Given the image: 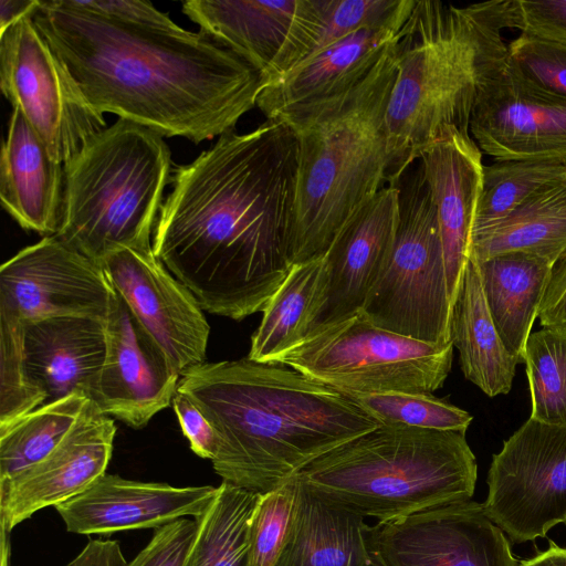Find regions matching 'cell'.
I'll return each instance as SVG.
<instances>
[{
    "mask_svg": "<svg viewBox=\"0 0 566 566\" xmlns=\"http://www.w3.org/2000/svg\"><path fill=\"white\" fill-rule=\"evenodd\" d=\"M171 403L191 450L198 457L211 461L216 455L218 441L209 420L185 394L178 390Z\"/></svg>",
    "mask_w": 566,
    "mask_h": 566,
    "instance_id": "42",
    "label": "cell"
},
{
    "mask_svg": "<svg viewBox=\"0 0 566 566\" xmlns=\"http://www.w3.org/2000/svg\"><path fill=\"white\" fill-rule=\"evenodd\" d=\"M564 180L566 181V172H565V175H564Z\"/></svg>",
    "mask_w": 566,
    "mask_h": 566,
    "instance_id": "48",
    "label": "cell"
},
{
    "mask_svg": "<svg viewBox=\"0 0 566 566\" xmlns=\"http://www.w3.org/2000/svg\"><path fill=\"white\" fill-rule=\"evenodd\" d=\"M325 1L189 0L182 2V12L199 32L254 67L265 87L312 53Z\"/></svg>",
    "mask_w": 566,
    "mask_h": 566,
    "instance_id": "13",
    "label": "cell"
},
{
    "mask_svg": "<svg viewBox=\"0 0 566 566\" xmlns=\"http://www.w3.org/2000/svg\"><path fill=\"white\" fill-rule=\"evenodd\" d=\"M507 60L514 70L543 90L566 97V39L520 31L507 43Z\"/></svg>",
    "mask_w": 566,
    "mask_h": 566,
    "instance_id": "36",
    "label": "cell"
},
{
    "mask_svg": "<svg viewBox=\"0 0 566 566\" xmlns=\"http://www.w3.org/2000/svg\"><path fill=\"white\" fill-rule=\"evenodd\" d=\"M450 334L464 377L489 397L509 394L520 363L497 333L484 298L479 266L472 259L452 305Z\"/></svg>",
    "mask_w": 566,
    "mask_h": 566,
    "instance_id": "26",
    "label": "cell"
},
{
    "mask_svg": "<svg viewBox=\"0 0 566 566\" xmlns=\"http://www.w3.org/2000/svg\"><path fill=\"white\" fill-rule=\"evenodd\" d=\"M113 294L101 264L55 234L0 268V313L23 324L60 316L105 321Z\"/></svg>",
    "mask_w": 566,
    "mask_h": 566,
    "instance_id": "15",
    "label": "cell"
},
{
    "mask_svg": "<svg viewBox=\"0 0 566 566\" xmlns=\"http://www.w3.org/2000/svg\"><path fill=\"white\" fill-rule=\"evenodd\" d=\"M381 423L467 432L472 416L431 394L380 392L352 398Z\"/></svg>",
    "mask_w": 566,
    "mask_h": 566,
    "instance_id": "34",
    "label": "cell"
},
{
    "mask_svg": "<svg viewBox=\"0 0 566 566\" xmlns=\"http://www.w3.org/2000/svg\"><path fill=\"white\" fill-rule=\"evenodd\" d=\"M410 13L363 29L298 63L261 91L256 106L266 119L337 95L361 81L396 41Z\"/></svg>",
    "mask_w": 566,
    "mask_h": 566,
    "instance_id": "23",
    "label": "cell"
},
{
    "mask_svg": "<svg viewBox=\"0 0 566 566\" xmlns=\"http://www.w3.org/2000/svg\"><path fill=\"white\" fill-rule=\"evenodd\" d=\"M135 318L181 375L205 363L210 326L193 294L151 248H123L98 262Z\"/></svg>",
    "mask_w": 566,
    "mask_h": 566,
    "instance_id": "16",
    "label": "cell"
},
{
    "mask_svg": "<svg viewBox=\"0 0 566 566\" xmlns=\"http://www.w3.org/2000/svg\"><path fill=\"white\" fill-rule=\"evenodd\" d=\"M566 250V181L539 190L499 223L472 233L470 259L507 252L538 255L552 264Z\"/></svg>",
    "mask_w": 566,
    "mask_h": 566,
    "instance_id": "28",
    "label": "cell"
},
{
    "mask_svg": "<svg viewBox=\"0 0 566 566\" xmlns=\"http://www.w3.org/2000/svg\"><path fill=\"white\" fill-rule=\"evenodd\" d=\"M523 363L532 402L530 418L566 427V327L531 333Z\"/></svg>",
    "mask_w": 566,
    "mask_h": 566,
    "instance_id": "33",
    "label": "cell"
},
{
    "mask_svg": "<svg viewBox=\"0 0 566 566\" xmlns=\"http://www.w3.org/2000/svg\"><path fill=\"white\" fill-rule=\"evenodd\" d=\"M395 42L354 86L273 118L286 122L298 144L292 264L323 258L346 222L386 184Z\"/></svg>",
    "mask_w": 566,
    "mask_h": 566,
    "instance_id": "4",
    "label": "cell"
},
{
    "mask_svg": "<svg viewBox=\"0 0 566 566\" xmlns=\"http://www.w3.org/2000/svg\"><path fill=\"white\" fill-rule=\"evenodd\" d=\"M218 486H172L104 473L84 492L55 506L67 532L108 535L157 528L176 520L202 515Z\"/></svg>",
    "mask_w": 566,
    "mask_h": 566,
    "instance_id": "20",
    "label": "cell"
},
{
    "mask_svg": "<svg viewBox=\"0 0 566 566\" xmlns=\"http://www.w3.org/2000/svg\"><path fill=\"white\" fill-rule=\"evenodd\" d=\"M430 188L442 244L451 303L470 260L471 239L482 190V151L470 134L448 127L419 158Z\"/></svg>",
    "mask_w": 566,
    "mask_h": 566,
    "instance_id": "21",
    "label": "cell"
},
{
    "mask_svg": "<svg viewBox=\"0 0 566 566\" xmlns=\"http://www.w3.org/2000/svg\"><path fill=\"white\" fill-rule=\"evenodd\" d=\"M566 165L539 160H495L483 167L473 231L490 228L546 186L564 178Z\"/></svg>",
    "mask_w": 566,
    "mask_h": 566,
    "instance_id": "32",
    "label": "cell"
},
{
    "mask_svg": "<svg viewBox=\"0 0 566 566\" xmlns=\"http://www.w3.org/2000/svg\"><path fill=\"white\" fill-rule=\"evenodd\" d=\"M509 29L566 39V0H507Z\"/></svg>",
    "mask_w": 566,
    "mask_h": 566,
    "instance_id": "40",
    "label": "cell"
},
{
    "mask_svg": "<svg viewBox=\"0 0 566 566\" xmlns=\"http://www.w3.org/2000/svg\"><path fill=\"white\" fill-rule=\"evenodd\" d=\"M116 427L90 400L60 444L45 458L0 481V528L11 532L38 511L84 492L106 473Z\"/></svg>",
    "mask_w": 566,
    "mask_h": 566,
    "instance_id": "19",
    "label": "cell"
},
{
    "mask_svg": "<svg viewBox=\"0 0 566 566\" xmlns=\"http://www.w3.org/2000/svg\"><path fill=\"white\" fill-rule=\"evenodd\" d=\"M127 562L116 541H90L66 566H126Z\"/></svg>",
    "mask_w": 566,
    "mask_h": 566,
    "instance_id": "44",
    "label": "cell"
},
{
    "mask_svg": "<svg viewBox=\"0 0 566 566\" xmlns=\"http://www.w3.org/2000/svg\"><path fill=\"white\" fill-rule=\"evenodd\" d=\"M170 168L164 136L118 118L64 164L55 235L96 262L123 248H151Z\"/></svg>",
    "mask_w": 566,
    "mask_h": 566,
    "instance_id": "7",
    "label": "cell"
},
{
    "mask_svg": "<svg viewBox=\"0 0 566 566\" xmlns=\"http://www.w3.org/2000/svg\"><path fill=\"white\" fill-rule=\"evenodd\" d=\"M452 358V342L439 345L400 335L359 311L307 336L280 364L354 398L432 394L448 378Z\"/></svg>",
    "mask_w": 566,
    "mask_h": 566,
    "instance_id": "9",
    "label": "cell"
},
{
    "mask_svg": "<svg viewBox=\"0 0 566 566\" xmlns=\"http://www.w3.org/2000/svg\"><path fill=\"white\" fill-rule=\"evenodd\" d=\"M564 523L566 524V521Z\"/></svg>",
    "mask_w": 566,
    "mask_h": 566,
    "instance_id": "49",
    "label": "cell"
},
{
    "mask_svg": "<svg viewBox=\"0 0 566 566\" xmlns=\"http://www.w3.org/2000/svg\"><path fill=\"white\" fill-rule=\"evenodd\" d=\"M106 345L102 319L60 316L23 324L24 376L40 406L74 394L87 397Z\"/></svg>",
    "mask_w": 566,
    "mask_h": 566,
    "instance_id": "22",
    "label": "cell"
},
{
    "mask_svg": "<svg viewBox=\"0 0 566 566\" xmlns=\"http://www.w3.org/2000/svg\"><path fill=\"white\" fill-rule=\"evenodd\" d=\"M297 153L289 124L266 119L224 133L175 169L151 245L202 310L241 321L262 312L287 276Z\"/></svg>",
    "mask_w": 566,
    "mask_h": 566,
    "instance_id": "1",
    "label": "cell"
},
{
    "mask_svg": "<svg viewBox=\"0 0 566 566\" xmlns=\"http://www.w3.org/2000/svg\"><path fill=\"white\" fill-rule=\"evenodd\" d=\"M483 503L513 542L545 537L566 521V427L528 418L493 455Z\"/></svg>",
    "mask_w": 566,
    "mask_h": 566,
    "instance_id": "11",
    "label": "cell"
},
{
    "mask_svg": "<svg viewBox=\"0 0 566 566\" xmlns=\"http://www.w3.org/2000/svg\"><path fill=\"white\" fill-rule=\"evenodd\" d=\"M40 4L39 0H1L0 33L22 18L32 15Z\"/></svg>",
    "mask_w": 566,
    "mask_h": 566,
    "instance_id": "45",
    "label": "cell"
},
{
    "mask_svg": "<svg viewBox=\"0 0 566 566\" xmlns=\"http://www.w3.org/2000/svg\"><path fill=\"white\" fill-rule=\"evenodd\" d=\"M0 531V566H10V533L1 528Z\"/></svg>",
    "mask_w": 566,
    "mask_h": 566,
    "instance_id": "47",
    "label": "cell"
},
{
    "mask_svg": "<svg viewBox=\"0 0 566 566\" xmlns=\"http://www.w3.org/2000/svg\"><path fill=\"white\" fill-rule=\"evenodd\" d=\"M415 0H326L322 31L310 55L356 31L408 14Z\"/></svg>",
    "mask_w": 566,
    "mask_h": 566,
    "instance_id": "38",
    "label": "cell"
},
{
    "mask_svg": "<svg viewBox=\"0 0 566 566\" xmlns=\"http://www.w3.org/2000/svg\"><path fill=\"white\" fill-rule=\"evenodd\" d=\"M296 475L339 507L388 521L471 500L478 464L464 432L381 423Z\"/></svg>",
    "mask_w": 566,
    "mask_h": 566,
    "instance_id": "6",
    "label": "cell"
},
{
    "mask_svg": "<svg viewBox=\"0 0 566 566\" xmlns=\"http://www.w3.org/2000/svg\"><path fill=\"white\" fill-rule=\"evenodd\" d=\"M507 0L458 7L415 0L395 42L396 78L386 114L387 185H395L448 127L470 134L480 78L504 54Z\"/></svg>",
    "mask_w": 566,
    "mask_h": 566,
    "instance_id": "5",
    "label": "cell"
},
{
    "mask_svg": "<svg viewBox=\"0 0 566 566\" xmlns=\"http://www.w3.org/2000/svg\"><path fill=\"white\" fill-rule=\"evenodd\" d=\"M260 494L227 483L195 520L198 532L184 566H247V535Z\"/></svg>",
    "mask_w": 566,
    "mask_h": 566,
    "instance_id": "31",
    "label": "cell"
},
{
    "mask_svg": "<svg viewBox=\"0 0 566 566\" xmlns=\"http://www.w3.org/2000/svg\"><path fill=\"white\" fill-rule=\"evenodd\" d=\"M506 54L491 61L480 78L471 137L495 160L566 165V97L526 80Z\"/></svg>",
    "mask_w": 566,
    "mask_h": 566,
    "instance_id": "12",
    "label": "cell"
},
{
    "mask_svg": "<svg viewBox=\"0 0 566 566\" xmlns=\"http://www.w3.org/2000/svg\"><path fill=\"white\" fill-rule=\"evenodd\" d=\"M518 566H566V548L551 542L549 547Z\"/></svg>",
    "mask_w": 566,
    "mask_h": 566,
    "instance_id": "46",
    "label": "cell"
},
{
    "mask_svg": "<svg viewBox=\"0 0 566 566\" xmlns=\"http://www.w3.org/2000/svg\"><path fill=\"white\" fill-rule=\"evenodd\" d=\"M71 4L104 18L165 29L177 25L166 13L156 9L150 2L126 0H69Z\"/></svg>",
    "mask_w": 566,
    "mask_h": 566,
    "instance_id": "41",
    "label": "cell"
},
{
    "mask_svg": "<svg viewBox=\"0 0 566 566\" xmlns=\"http://www.w3.org/2000/svg\"><path fill=\"white\" fill-rule=\"evenodd\" d=\"M197 532V521L187 517L157 527L149 543L126 566H184Z\"/></svg>",
    "mask_w": 566,
    "mask_h": 566,
    "instance_id": "39",
    "label": "cell"
},
{
    "mask_svg": "<svg viewBox=\"0 0 566 566\" xmlns=\"http://www.w3.org/2000/svg\"><path fill=\"white\" fill-rule=\"evenodd\" d=\"M537 317L543 327H566V250L552 265Z\"/></svg>",
    "mask_w": 566,
    "mask_h": 566,
    "instance_id": "43",
    "label": "cell"
},
{
    "mask_svg": "<svg viewBox=\"0 0 566 566\" xmlns=\"http://www.w3.org/2000/svg\"><path fill=\"white\" fill-rule=\"evenodd\" d=\"M0 87L57 163L66 164L107 127L103 114L83 97L32 15L0 33Z\"/></svg>",
    "mask_w": 566,
    "mask_h": 566,
    "instance_id": "10",
    "label": "cell"
},
{
    "mask_svg": "<svg viewBox=\"0 0 566 566\" xmlns=\"http://www.w3.org/2000/svg\"><path fill=\"white\" fill-rule=\"evenodd\" d=\"M177 390L214 429L211 463L222 483L255 494L277 489L319 455L381 424L350 397L248 356L197 365L180 375Z\"/></svg>",
    "mask_w": 566,
    "mask_h": 566,
    "instance_id": "3",
    "label": "cell"
},
{
    "mask_svg": "<svg viewBox=\"0 0 566 566\" xmlns=\"http://www.w3.org/2000/svg\"><path fill=\"white\" fill-rule=\"evenodd\" d=\"M88 403L87 397L74 394L0 427V481L35 464L53 451Z\"/></svg>",
    "mask_w": 566,
    "mask_h": 566,
    "instance_id": "30",
    "label": "cell"
},
{
    "mask_svg": "<svg viewBox=\"0 0 566 566\" xmlns=\"http://www.w3.org/2000/svg\"><path fill=\"white\" fill-rule=\"evenodd\" d=\"M398 221L399 189L387 185L346 222L322 259L305 338L363 310L389 260Z\"/></svg>",
    "mask_w": 566,
    "mask_h": 566,
    "instance_id": "17",
    "label": "cell"
},
{
    "mask_svg": "<svg viewBox=\"0 0 566 566\" xmlns=\"http://www.w3.org/2000/svg\"><path fill=\"white\" fill-rule=\"evenodd\" d=\"M105 327L106 355L87 398L103 415L142 429L172 402L180 374L115 291Z\"/></svg>",
    "mask_w": 566,
    "mask_h": 566,
    "instance_id": "18",
    "label": "cell"
},
{
    "mask_svg": "<svg viewBox=\"0 0 566 566\" xmlns=\"http://www.w3.org/2000/svg\"><path fill=\"white\" fill-rule=\"evenodd\" d=\"M23 323L0 313V427L41 407L22 364Z\"/></svg>",
    "mask_w": 566,
    "mask_h": 566,
    "instance_id": "37",
    "label": "cell"
},
{
    "mask_svg": "<svg viewBox=\"0 0 566 566\" xmlns=\"http://www.w3.org/2000/svg\"><path fill=\"white\" fill-rule=\"evenodd\" d=\"M476 264L493 323L521 364L553 264L526 252L502 253Z\"/></svg>",
    "mask_w": 566,
    "mask_h": 566,
    "instance_id": "27",
    "label": "cell"
},
{
    "mask_svg": "<svg viewBox=\"0 0 566 566\" xmlns=\"http://www.w3.org/2000/svg\"><path fill=\"white\" fill-rule=\"evenodd\" d=\"M296 495L295 475L260 494L248 527L247 566H275L292 524Z\"/></svg>",
    "mask_w": 566,
    "mask_h": 566,
    "instance_id": "35",
    "label": "cell"
},
{
    "mask_svg": "<svg viewBox=\"0 0 566 566\" xmlns=\"http://www.w3.org/2000/svg\"><path fill=\"white\" fill-rule=\"evenodd\" d=\"M295 476V511L275 566H371L364 517L324 500Z\"/></svg>",
    "mask_w": 566,
    "mask_h": 566,
    "instance_id": "25",
    "label": "cell"
},
{
    "mask_svg": "<svg viewBox=\"0 0 566 566\" xmlns=\"http://www.w3.org/2000/svg\"><path fill=\"white\" fill-rule=\"evenodd\" d=\"M399 221L386 268L363 312L377 326L422 342L451 343L449 295L436 209L421 161L394 185Z\"/></svg>",
    "mask_w": 566,
    "mask_h": 566,
    "instance_id": "8",
    "label": "cell"
},
{
    "mask_svg": "<svg viewBox=\"0 0 566 566\" xmlns=\"http://www.w3.org/2000/svg\"><path fill=\"white\" fill-rule=\"evenodd\" d=\"M371 566H518L504 532L472 500L367 525Z\"/></svg>",
    "mask_w": 566,
    "mask_h": 566,
    "instance_id": "14",
    "label": "cell"
},
{
    "mask_svg": "<svg viewBox=\"0 0 566 566\" xmlns=\"http://www.w3.org/2000/svg\"><path fill=\"white\" fill-rule=\"evenodd\" d=\"M322 259L292 265L262 311L261 323L251 337L250 359L280 364L286 354L304 340Z\"/></svg>",
    "mask_w": 566,
    "mask_h": 566,
    "instance_id": "29",
    "label": "cell"
},
{
    "mask_svg": "<svg viewBox=\"0 0 566 566\" xmlns=\"http://www.w3.org/2000/svg\"><path fill=\"white\" fill-rule=\"evenodd\" d=\"M64 164L55 161L20 111L13 108L0 163V199L25 230L57 233L64 201Z\"/></svg>",
    "mask_w": 566,
    "mask_h": 566,
    "instance_id": "24",
    "label": "cell"
},
{
    "mask_svg": "<svg viewBox=\"0 0 566 566\" xmlns=\"http://www.w3.org/2000/svg\"><path fill=\"white\" fill-rule=\"evenodd\" d=\"M32 18L93 108L161 136L199 144L233 130L264 87L201 32L119 22L69 0L41 1Z\"/></svg>",
    "mask_w": 566,
    "mask_h": 566,
    "instance_id": "2",
    "label": "cell"
}]
</instances>
